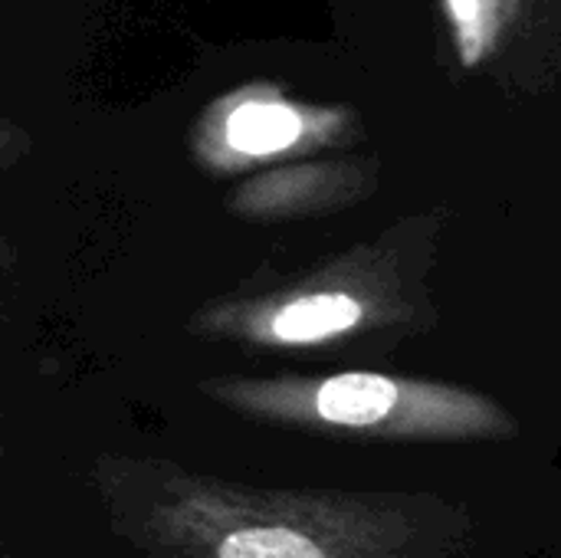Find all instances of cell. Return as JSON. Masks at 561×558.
I'll list each match as a JSON object with an SVG mask.
<instances>
[{
    "instance_id": "277c9868",
    "label": "cell",
    "mask_w": 561,
    "mask_h": 558,
    "mask_svg": "<svg viewBox=\"0 0 561 558\" xmlns=\"http://www.w3.org/2000/svg\"><path fill=\"white\" fill-rule=\"evenodd\" d=\"M217 558H325L322 549L296 529L286 526H253L230 533Z\"/></svg>"
},
{
    "instance_id": "7a4b0ae2",
    "label": "cell",
    "mask_w": 561,
    "mask_h": 558,
    "mask_svg": "<svg viewBox=\"0 0 561 558\" xmlns=\"http://www.w3.org/2000/svg\"><path fill=\"white\" fill-rule=\"evenodd\" d=\"M362 319V306L345 296V293H322V296H306L276 312L273 332L283 342H319L335 332L352 329Z\"/></svg>"
},
{
    "instance_id": "5b68a950",
    "label": "cell",
    "mask_w": 561,
    "mask_h": 558,
    "mask_svg": "<svg viewBox=\"0 0 561 558\" xmlns=\"http://www.w3.org/2000/svg\"><path fill=\"white\" fill-rule=\"evenodd\" d=\"M447 3H450V10H454L457 23L470 33V30H473V23H477V16H480V0H447Z\"/></svg>"
},
{
    "instance_id": "3957f363",
    "label": "cell",
    "mask_w": 561,
    "mask_h": 558,
    "mask_svg": "<svg viewBox=\"0 0 561 558\" xmlns=\"http://www.w3.org/2000/svg\"><path fill=\"white\" fill-rule=\"evenodd\" d=\"M227 138L237 151L270 155V151H279L299 138V115L286 105L250 102L230 115Z\"/></svg>"
},
{
    "instance_id": "6da1fadb",
    "label": "cell",
    "mask_w": 561,
    "mask_h": 558,
    "mask_svg": "<svg viewBox=\"0 0 561 558\" xmlns=\"http://www.w3.org/2000/svg\"><path fill=\"white\" fill-rule=\"evenodd\" d=\"M401 401V388L381 375H339L316 391V411L329 424L371 428L385 421Z\"/></svg>"
}]
</instances>
